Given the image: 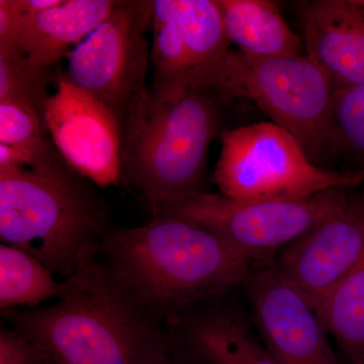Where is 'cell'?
<instances>
[{
    "label": "cell",
    "mask_w": 364,
    "mask_h": 364,
    "mask_svg": "<svg viewBox=\"0 0 364 364\" xmlns=\"http://www.w3.org/2000/svg\"><path fill=\"white\" fill-rule=\"evenodd\" d=\"M95 255L119 289L163 327L193 306L226 296L259 259L174 215L112 228Z\"/></svg>",
    "instance_id": "obj_1"
},
{
    "label": "cell",
    "mask_w": 364,
    "mask_h": 364,
    "mask_svg": "<svg viewBox=\"0 0 364 364\" xmlns=\"http://www.w3.org/2000/svg\"><path fill=\"white\" fill-rule=\"evenodd\" d=\"M81 260L52 305L1 312L51 364H178L165 327L119 289L97 260Z\"/></svg>",
    "instance_id": "obj_2"
},
{
    "label": "cell",
    "mask_w": 364,
    "mask_h": 364,
    "mask_svg": "<svg viewBox=\"0 0 364 364\" xmlns=\"http://www.w3.org/2000/svg\"><path fill=\"white\" fill-rule=\"evenodd\" d=\"M104 200L55 148L32 167H0V240L69 279L111 231Z\"/></svg>",
    "instance_id": "obj_3"
},
{
    "label": "cell",
    "mask_w": 364,
    "mask_h": 364,
    "mask_svg": "<svg viewBox=\"0 0 364 364\" xmlns=\"http://www.w3.org/2000/svg\"><path fill=\"white\" fill-rule=\"evenodd\" d=\"M226 100L210 87L165 100L148 86L121 124V181L143 196L152 217L205 191L208 148L221 130Z\"/></svg>",
    "instance_id": "obj_4"
},
{
    "label": "cell",
    "mask_w": 364,
    "mask_h": 364,
    "mask_svg": "<svg viewBox=\"0 0 364 364\" xmlns=\"http://www.w3.org/2000/svg\"><path fill=\"white\" fill-rule=\"evenodd\" d=\"M217 90L227 100L245 98L259 107L318 166L333 154L335 87L308 54L254 59L232 50Z\"/></svg>",
    "instance_id": "obj_5"
},
{
    "label": "cell",
    "mask_w": 364,
    "mask_h": 364,
    "mask_svg": "<svg viewBox=\"0 0 364 364\" xmlns=\"http://www.w3.org/2000/svg\"><path fill=\"white\" fill-rule=\"evenodd\" d=\"M213 181L221 195L233 200H296L328 189L358 188L364 174L318 166L289 132L262 122L223 132Z\"/></svg>",
    "instance_id": "obj_6"
},
{
    "label": "cell",
    "mask_w": 364,
    "mask_h": 364,
    "mask_svg": "<svg viewBox=\"0 0 364 364\" xmlns=\"http://www.w3.org/2000/svg\"><path fill=\"white\" fill-rule=\"evenodd\" d=\"M352 188H355L272 200H237L220 193L200 191L161 208L153 218H182L261 258L268 251L294 243L336 215L350 200Z\"/></svg>",
    "instance_id": "obj_7"
},
{
    "label": "cell",
    "mask_w": 364,
    "mask_h": 364,
    "mask_svg": "<svg viewBox=\"0 0 364 364\" xmlns=\"http://www.w3.org/2000/svg\"><path fill=\"white\" fill-rule=\"evenodd\" d=\"M154 1L123 0L76 46L64 74L123 123L147 90Z\"/></svg>",
    "instance_id": "obj_8"
},
{
    "label": "cell",
    "mask_w": 364,
    "mask_h": 364,
    "mask_svg": "<svg viewBox=\"0 0 364 364\" xmlns=\"http://www.w3.org/2000/svg\"><path fill=\"white\" fill-rule=\"evenodd\" d=\"M150 90L176 100L198 87L218 90L232 45L218 0H154Z\"/></svg>",
    "instance_id": "obj_9"
},
{
    "label": "cell",
    "mask_w": 364,
    "mask_h": 364,
    "mask_svg": "<svg viewBox=\"0 0 364 364\" xmlns=\"http://www.w3.org/2000/svg\"><path fill=\"white\" fill-rule=\"evenodd\" d=\"M45 131L61 156L100 188L121 181V124L100 100L59 71L44 109Z\"/></svg>",
    "instance_id": "obj_10"
},
{
    "label": "cell",
    "mask_w": 364,
    "mask_h": 364,
    "mask_svg": "<svg viewBox=\"0 0 364 364\" xmlns=\"http://www.w3.org/2000/svg\"><path fill=\"white\" fill-rule=\"evenodd\" d=\"M261 342L279 364H339L329 330L301 291L274 267L244 282Z\"/></svg>",
    "instance_id": "obj_11"
},
{
    "label": "cell",
    "mask_w": 364,
    "mask_h": 364,
    "mask_svg": "<svg viewBox=\"0 0 364 364\" xmlns=\"http://www.w3.org/2000/svg\"><path fill=\"white\" fill-rule=\"evenodd\" d=\"M364 256V183L336 215L280 254L277 270L317 311Z\"/></svg>",
    "instance_id": "obj_12"
},
{
    "label": "cell",
    "mask_w": 364,
    "mask_h": 364,
    "mask_svg": "<svg viewBox=\"0 0 364 364\" xmlns=\"http://www.w3.org/2000/svg\"><path fill=\"white\" fill-rule=\"evenodd\" d=\"M225 296L189 309L166 325L179 364H279L247 318Z\"/></svg>",
    "instance_id": "obj_13"
},
{
    "label": "cell",
    "mask_w": 364,
    "mask_h": 364,
    "mask_svg": "<svg viewBox=\"0 0 364 364\" xmlns=\"http://www.w3.org/2000/svg\"><path fill=\"white\" fill-rule=\"evenodd\" d=\"M306 54L331 78L335 91L364 83V6L358 0L294 4Z\"/></svg>",
    "instance_id": "obj_14"
},
{
    "label": "cell",
    "mask_w": 364,
    "mask_h": 364,
    "mask_svg": "<svg viewBox=\"0 0 364 364\" xmlns=\"http://www.w3.org/2000/svg\"><path fill=\"white\" fill-rule=\"evenodd\" d=\"M119 4L117 0H63L59 6L21 16L16 49L38 70H51Z\"/></svg>",
    "instance_id": "obj_15"
},
{
    "label": "cell",
    "mask_w": 364,
    "mask_h": 364,
    "mask_svg": "<svg viewBox=\"0 0 364 364\" xmlns=\"http://www.w3.org/2000/svg\"><path fill=\"white\" fill-rule=\"evenodd\" d=\"M228 39L244 56L254 59L306 54L303 39L289 28L274 2L218 0Z\"/></svg>",
    "instance_id": "obj_16"
},
{
    "label": "cell",
    "mask_w": 364,
    "mask_h": 364,
    "mask_svg": "<svg viewBox=\"0 0 364 364\" xmlns=\"http://www.w3.org/2000/svg\"><path fill=\"white\" fill-rule=\"evenodd\" d=\"M47 267L23 249L0 245V309H35L65 291V280L55 279Z\"/></svg>",
    "instance_id": "obj_17"
},
{
    "label": "cell",
    "mask_w": 364,
    "mask_h": 364,
    "mask_svg": "<svg viewBox=\"0 0 364 364\" xmlns=\"http://www.w3.org/2000/svg\"><path fill=\"white\" fill-rule=\"evenodd\" d=\"M348 364H364V256L318 310Z\"/></svg>",
    "instance_id": "obj_18"
},
{
    "label": "cell",
    "mask_w": 364,
    "mask_h": 364,
    "mask_svg": "<svg viewBox=\"0 0 364 364\" xmlns=\"http://www.w3.org/2000/svg\"><path fill=\"white\" fill-rule=\"evenodd\" d=\"M59 71L38 70L18 49L0 50V100L31 109L44 124V109L51 97L49 85Z\"/></svg>",
    "instance_id": "obj_19"
},
{
    "label": "cell",
    "mask_w": 364,
    "mask_h": 364,
    "mask_svg": "<svg viewBox=\"0 0 364 364\" xmlns=\"http://www.w3.org/2000/svg\"><path fill=\"white\" fill-rule=\"evenodd\" d=\"M334 149L355 163L364 174V83L335 91Z\"/></svg>",
    "instance_id": "obj_20"
},
{
    "label": "cell",
    "mask_w": 364,
    "mask_h": 364,
    "mask_svg": "<svg viewBox=\"0 0 364 364\" xmlns=\"http://www.w3.org/2000/svg\"><path fill=\"white\" fill-rule=\"evenodd\" d=\"M44 133V124L36 112L0 100V144L44 155L54 147Z\"/></svg>",
    "instance_id": "obj_21"
},
{
    "label": "cell",
    "mask_w": 364,
    "mask_h": 364,
    "mask_svg": "<svg viewBox=\"0 0 364 364\" xmlns=\"http://www.w3.org/2000/svg\"><path fill=\"white\" fill-rule=\"evenodd\" d=\"M0 364H51L39 345L11 326L0 330Z\"/></svg>",
    "instance_id": "obj_22"
},
{
    "label": "cell",
    "mask_w": 364,
    "mask_h": 364,
    "mask_svg": "<svg viewBox=\"0 0 364 364\" xmlns=\"http://www.w3.org/2000/svg\"><path fill=\"white\" fill-rule=\"evenodd\" d=\"M63 0H13L14 9L21 16L48 11L59 6Z\"/></svg>",
    "instance_id": "obj_23"
},
{
    "label": "cell",
    "mask_w": 364,
    "mask_h": 364,
    "mask_svg": "<svg viewBox=\"0 0 364 364\" xmlns=\"http://www.w3.org/2000/svg\"><path fill=\"white\" fill-rule=\"evenodd\" d=\"M358 1L361 4V6H364V0H358Z\"/></svg>",
    "instance_id": "obj_24"
}]
</instances>
